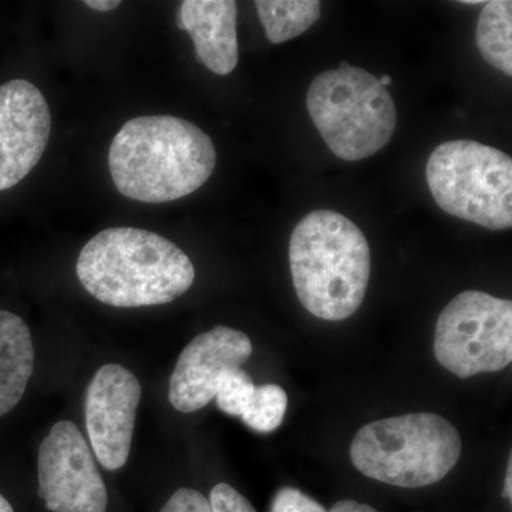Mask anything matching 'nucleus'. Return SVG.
<instances>
[{"label": "nucleus", "mask_w": 512, "mask_h": 512, "mask_svg": "<svg viewBox=\"0 0 512 512\" xmlns=\"http://www.w3.org/2000/svg\"><path fill=\"white\" fill-rule=\"evenodd\" d=\"M215 164L211 137L191 121L173 116L128 120L109 150L117 191L147 204L187 197L210 180Z\"/></svg>", "instance_id": "f257e3e1"}, {"label": "nucleus", "mask_w": 512, "mask_h": 512, "mask_svg": "<svg viewBox=\"0 0 512 512\" xmlns=\"http://www.w3.org/2000/svg\"><path fill=\"white\" fill-rule=\"evenodd\" d=\"M76 274L90 295L114 308L165 305L195 281L183 249L156 232L130 227L94 235L80 252Z\"/></svg>", "instance_id": "f03ea898"}, {"label": "nucleus", "mask_w": 512, "mask_h": 512, "mask_svg": "<svg viewBox=\"0 0 512 512\" xmlns=\"http://www.w3.org/2000/svg\"><path fill=\"white\" fill-rule=\"evenodd\" d=\"M293 286L303 308L316 318L339 322L365 301L372 271L367 238L340 212H309L289 241Z\"/></svg>", "instance_id": "7ed1b4c3"}, {"label": "nucleus", "mask_w": 512, "mask_h": 512, "mask_svg": "<svg viewBox=\"0 0 512 512\" xmlns=\"http://www.w3.org/2000/svg\"><path fill=\"white\" fill-rule=\"evenodd\" d=\"M463 443L450 421L413 413L373 421L350 444L353 466L363 476L396 487L439 483L456 467Z\"/></svg>", "instance_id": "20e7f679"}, {"label": "nucleus", "mask_w": 512, "mask_h": 512, "mask_svg": "<svg viewBox=\"0 0 512 512\" xmlns=\"http://www.w3.org/2000/svg\"><path fill=\"white\" fill-rule=\"evenodd\" d=\"M306 107L330 151L345 161L375 156L396 130L392 94L360 67L319 74L306 94Z\"/></svg>", "instance_id": "39448f33"}, {"label": "nucleus", "mask_w": 512, "mask_h": 512, "mask_svg": "<svg viewBox=\"0 0 512 512\" xmlns=\"http://www.w3.org/2000/svg\"><path fill=\"white\" fill-rule=\"evenodd\" d=\"M431 195L453 217L491 229L512 227V160L473 140L440 144L426 165Z\"/></svg>", "instance_id": "423d86ee"}, {"label": "nucleus", "mask_w": 512, "mask_h": 512, "mask_svg": "<svg viewBox=\"0 0 512 512\" xmlns=\"http://www.w3.org/2000/svg\"><path fill=\"white\" fill-rule=\"evenodd\" d=\"M434 355L460 379L500 372L512 362V302L466 291L437 320Z\"/></svg>", "instance_id": "0eeeda50"}, {"label": "nucleus", "mask_w": 512, "mask_h": 512, "mask_svg": "<svg viewBox=\"0 0 512 512\" xmlns=\"http://www.w3.org/2000/svg\"><path fill=\"white\" fill-rule=\"evenodd\" d=\"M39 497L52 512H106V484L82 431L69 420L56 423L37 456Z\"/></svg>", "instance_id": "6e6552de"}, {"label": "nucleus", "mask_w": 512, "mask_h": 512, "mask_svg": "<svg viewBox=\"0 0 512 512\" xmlns=\"http://www.w3.org/2000/svg\"><path fill=\"white\" fill-rule=\"evenodd\" d=\"M140 400L137 377L117 363L100 367L87 387V434L97 460L106 470L126 466Z\"/></svg>", "instance_id": "1a4fd4ad"}, {"label": "nucleus", "mask_w": 512, "mask_h": 512, "mask_svg": "<svg viewBox=\"0 0 512 512\" xmlns=\"http://www.w3.org/2000/svg\"><path fill=\"white\" fill-rule=\"evenodd\" d=\"M52 130L49 104L35 84L0 86V191L18 185L45 154Z\"/></svg>", "instance_id": "9d476101"}, {"label": "nucleus", "mask_w": 512, "mask_h": 512, "mask_svg": "<svg viewBox=\"0 0 512 512\" xmlns=\"http://www.w3.org/2000/svg\"><path fill=\"white\" fill-rule=\"evenodd\" d=\"M251 339L241 330L215 326L191 340L170 379L168 399L181 413L204 409L217 394L221 377L241 366L252 355Z\"/></svg>", "instance_id": "9b49d317"}, {"label": "nucleus", "mask_w": 512, "mask_h": 512, "mask_svg": "<svg viewBox=\"0 0 512 512\" xmlns=\"http://www.w3.org/2000/svg\"><path fill=\"white\" fill-rule=\"evenodd\" d=\"M238 5L234 0H185L178 26L187 30L198 60L212 73L227 76L238 66Z\"/></svg>", "instance_id": "f8f14e48"}, {"label": "nucleus", "mask_w": 512, "mask_h": 512, "mask_svg": "<svg viewBox=\"0 0 512 512\" xmlns=\"http://www.w3.org/2000/svg\"><path fill=\"white\" fill-rule=\"evenodd\" d=\"M35 369V346L25 320L0 311V416L22 400Z\"/></svg>", "instance_id": "ddd939ff"}, {"label": "nucleus", "mask_w": 512, "mask_h": 512, "mask_svg": "<svg viewBox=\"0 0 512 512\" xmlns=\"http://www.w3.org/2000/svg\"><path fill=\"white\" fill-rule=\"evenodd\" d=\"M476 42L480 55L507 76H512V2L485 3L477 22Z\"/></svg>", "instance_id": "4468645a"}, {"label": "nucleus", "mask_w": 512, "mask_h": 512, "mask_svg": "<svg viewBox=\"0 0 512 512\" xmlns=\"http://www.w3.org/2000/svg\"><path fill=\"white\" fill-rule=\"evenodd\" d=\"M256 12L272 45L303 35L320 19L319 0H258Z\"/></svg>", "instance_id": "2eb2a0df"}, {"label": "nucleus", "mask_w": 512, "mask_h": 512, "mask_svg": "<svg viewBox=\"0 0 512 512\" xmlns=\"http://www.w3.org/2000/svg\"><path fill=\"white\" fill-rule=\"evenodd\" d=\"M288 410V394L278 384L255 387L241 419L256 433H272L279 429Z\"/></svg>", "instance_id": "dca6fc26"}, {"label": "nucleus", "mask_w": 512, "mask_h": 512, "mask_svg": "<svg viewBox=\"0 0 512 512\" xmlns=\"http://www.w3.org/2000/svg\"><path fill=\"white\" fill-rule=\"evenodd\" d=\"M255 384L245 370H228L218 384L217 406L228 416L241 417L255 392Z\"/></svg>", "instance_id": "f3484780"}, {"label": "nucleus", "mask_w": 512, "mask_h": 512, "mask_svg": "<svg viewBox=\"0 0 512 512\" xmlns=\"http://www.w3.org/2000/svg\"><path fill=\"white\" fill-rule=\"evenodd\" d=\"M269 512H328L308 494L296 488H281L272 500Z\"/></svg>", "instance_id": "a211bd4d"}, {"label": "nucleus", "mask_w": 512, "mask_h": 512, "mask_svg": "<svg viewBox=\"0 0 512 512\" xmlns=\"http://www.w3.org/2000/svg\"><path fill=\"white\" fill-rule=\"evenodd\" d=\"M208 501H210L212 512H256L244 495L225 483L217 484L212 488Z\"/></svg>", "instance_id": "6ab92c4d"}, {"label": "nucleus", "mask_w": 512, "mask_h": 512, "mask_svg": "<svg viewBox=\"0 0 512 512\" xmlns=\"http://www.w3.org/2000/svg\"><path fill=\"white\" fill-rule=\"evenodd\" d=\"M160 512H212L210 501L198 491L180 488Z\"/></svg>", "instance_id": "aec40b11"}, {"label": "nucleus", "mask_w": 512, "mask_h": 512, "mask_svg": "<svg viewBox=\"0 0 512 512\" xmlns=\"http://www.w3.org/2000/svg\"><path fill=\"white\" fill-rule=\"evenodd\" d=\"M329 512H379L370 505L357 503L355 500H342L333 505Z\"/></svg>", "instance_id": "412c9836"}, {"label": "nucleus", "mask_w": 512, "mask_h": 512, "mask_svg": "<svg viewBox=\"0 0 512 512\" xmlns=\"http://www.w3.org/2000/svg\"><path fill=\"white\" fill-rule=\"evenodd\" d=\"M120 5L121 2H119V0H86V2H84V6H87V8L103 13L117 9Z\"/></svg>", "instance_id": "4be33fe9"}, {"label": "nucleus", "mask_w": 512, "mask_h": 512, "mask_svg": "<svg viewBox=\"0 0 512 512\" xmlns=\"http://www.w3.org/2000/svg\"><path fill=\"white\" fill-rule=\"evenodd\" d=\"M512 460L508 461L507 477H505V485L503 490V497L505 500H512Z\"/></svg>", "instance_id": "5701e85b"}, {"label": "nucleus", "mask_w": 512, "mask_h": 512, "mask_svg": "<svg viewBox=\"0 0 512 512\" xmlns=\"http://www.w3.org/2000/svg\"><path fill=\"white\" fill-rule=\"evenodd\" d=\"M0 512H15L13 511L12 505H10L9 501L0 494Z\"/></svg>", "instance_id": "b1692460"}, {"label": "nucleus", "mask_w": 512, "mask_h": 512, "mask_svg": "<svg viewBox=\"0 0 512 512\" xmlns=\"http://www.w3.org/2000/svg\"><path fill=\"white\" fill-rule=\"evenodd\" d=\"M380 84H382L383 87L390 86L392 84L393 80L392 77L389 76V74H384L382 76V79H379Z\"/></svg>", "instance_id": "393cba45"}, {"label": "nucleus", "mask_w": 512, "mask_h": 512, "mask_svg": "<svg viewBox=\"0 0 512 512\" xmlns=\"http://www.w3.org/2000/svg\"><path fill=\"white\" fill-rule=\"evenodd\" d=\"M461 3H464V5H483L484 2H481V0H467V2Z\"/></svg>", "instance_id": "a878e982"}, {"label": "nucleus", "mask_w": 512, "mask_h": 512, "mask_svg": "<svg viewBox=\"0 0 512 512\" xmlns=\"http://www.w3.org/2000/svg\"><path fill=\"white\" fill-rule=\"evenodd\" d=\"M346 67H350V64L348 62H342L340 63L339 69H346Z\"/></svg>", "instance_id": "bb28decb"}]
</instances>
